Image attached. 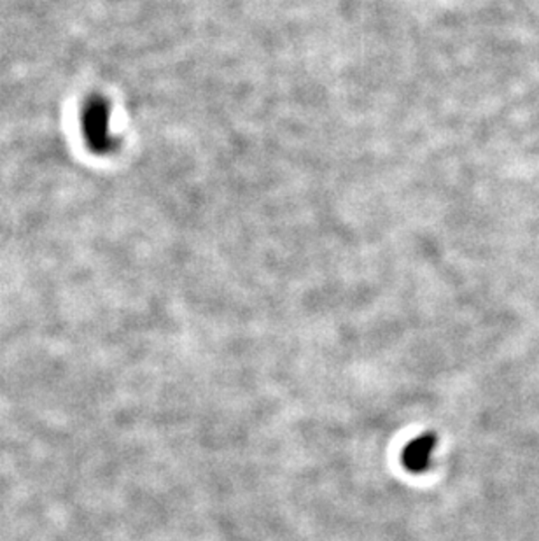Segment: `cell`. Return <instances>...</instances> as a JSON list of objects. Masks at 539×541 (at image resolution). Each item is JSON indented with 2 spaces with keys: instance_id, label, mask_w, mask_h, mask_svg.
I'll return each instance as SVG.
<instances>
[{
  "instance_id": "cell-1",
  "label": "cell",
  "mask_w": 539,
  "mask_h": 541,
  "mask_svg": "<svg viewBox=\"0 0 539 541\" xmlns=\"http://www.w3.org/2000/svg\"><path fill=\"white\" fill-rule=\"evenodd\" d=\"M111 113L109 106L95 98L86 106L85 117H83V128H85L86 141L88 145L97 153H107L113 145L111 139Z\"/></svg>"
},
{
  "instance_id": "cell-2",
  "label": "cell",
  "mask_w": 539,
  "mask_h": 541,
  "mask_svg": "<svg viewBox=\"0 0 539 541\" xmlns=\"http://www.w3.org/2000/svg\"><path fill=\"white\" fill-rule=\"evenodd\" d=\"M436 438L432 434H423L412 443H408L406 451L403 452V464L412 473H423L431 464V454L434 451Z\"/></svg>"
}]
</instances>
